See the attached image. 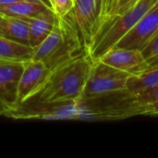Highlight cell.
I'll use <instances>...</instances> for the list:
<instances>
[{"label": "cell", "mask_w": 158, "mask_h": 158, "mask_svg": "<svg viewBox=\"0 0 158 158\" xmlns=\"http://www.w3.org/2000/svg\"><path fill=\"white\" fill-rule=\"evenodd\" d=\"M93 62L90 55H82L52 69L46 82L38 94L31 99L43 102L79 100Z\"/></svg>", "instance_id": "cell-1"}, {"label": "cell", "mask_w": 158, "mask_h": 158, "mask_svg": "<svg viewBox=\"0 0 158 158\" xmlns=\"http://www.w3.org/2000/svg\"><path fill=\"white\" fill-rule=\"evenodd\" d=\"M82 55L89 54L83 47L70 12L63 18L57 17L52 31L41 44L34 48L31 59L42 61L52 69Z\"/></svg>", "instance_id": "cell-2"}, {"label": "cell", "mask_w": 158, "mask_h": 158, "mask_svg": "<svg viewBox=\"0 0 158 158\" xmlns=\"http://www.w3.org/2000/svg\"><path fill=\"white\" fill-rule=\"evenodd\" d=\"M79 119L118 120L134 116H148L149 106L141 104L128 90L93 99H79Z\"/></svg>", "instance_id": "cell-3"}, {"label": "cell", "mask_w": 158, "mask_h": 158, "mask_svg": "<svg viewBox=\"0 0 158 158\" xmlns=\"http://www.w3.org/2000/svg\"><path fill=\"white\" fill-rule=\"evenodd\" d=\"M157 1L139 0L128 11L107 19L94 37L89 53L91 58L98 60L114 48Z\"/></svg>", "instance_id": "cell-4"}, {"label": "cell", "mask_w": 158, "mask_h": 158, "mask_svg": "<svg viewBox=\"0 0 158 158\" xmlns=\"http://www.w3.org/2000/svg\"><path fill=\"white\" fill-rule=\"evenodd\" d=\"M79 100L43 102L31 99L5 117L15 119H79Z\"/></svg>", "instance_id": "cell-5"}, {"label": "cell", "mask_w": 158, "mask_h": 158, "mask_svg": "<svg viewBox=\"0 0 158 158\" xmlns=\"http://www.w3.org/2000/svg\"><path fill=\"white\" fill-rule=\"evenodd\" d=\"M131 74L94 60L80 99H93L106 94L127 90Z\"/></svg>", "instance_id": "cell-6"}, {"label": "cell", "mask_w": 158, "mask_h": 158, "mask_svg": "<svg viewBox=\"0 0 158 158\" xmlns=\"http://www.w3.org/2000/svg\"><path fill=\"white\" fill-rule=\"evenodd\" d=\"M101 12V0H75L71 15L85 51L89 54L96 35Z\"/></svg>", "instance_id": "cell-7"}, {"label": "cell", "mask_w": 158, "mask_h": 158, "mask_svg": "<svg viewBox=\"0 0 158 158\" xmlns=\"http://www.w3.org/2000/svg\"><path fill=\"white\" fill-rule=\"evenodd\" d=\"M24 63L0 58V116H5L19 106L18 85Z\"/></svg>", "instance_id": "cell-8"}, {"label": "cell", "mask_w": 158, "mask_h": 158, "mask_svg": "<svg viewBox=\"0 0 158 158\" xmlns=\"http://www.w3.org/2000/svg\"><path fill=\"white\" fill-rule=\"evenodd\" d=\"M158 33V1L114 48L142 50Z\"/></svg>", "instance_id": "cell-9"}, {"label": "cell", "mask_w": 158, "mask_h": 158, "mask_svg": "<svg viewBox=\"0 0 158 158\" xmlns=\"http://www.w3.org/2000/svg\"><path fill=\"white\" fill-rule=\"evenodd\" d=\"M51 69L42 61L28 60L24 63L18 85L19 106L35 97L46 82Z\"/></svg>", "instance_id": "cell-10"}, {"label": "cell", "mask_w": 158, "mask_h": 158, "mask_svg": "<svg viewBox=\"0 0 158 158\" xmlns=\"http://www.w3.org/2000/svg\"><path fill=\"white\" fill-rule=\"evenodd\" d=\"M98 60L131 75H138L149 69L142 51L137 49L112 48Z\"/></svg>", "instance_id": "cell-11"}, {"label": "cell", "mask_w": 158, "mask_h": 158, "mask_svg": "<svg viewBox=\"0 0 158 158\" xmlns=\"http://www.w3.org/2000/svg\"><path fill=\"white\" fill-rule=\"evenodd\" d=\"M56 19L57 17L53 9H49L48 11L39 15L38 17L29 19V43L31 47L34 49L44 42V40L52 31Z\"/></svg>", "instance_id": "cell-12"}, {"label": "cell", "mask_w": 158, "mask_h": 158, "mask_svg": "<svg viewBox=\"0 0 158 158\" xmlns=\"http://www.w3.org/2000/svg\"><path fill=\"white\" fill-rule=\"evenodd\" d=\"M30 23L29 19L4 16L0 28V35L16 43L29 45Z\"/></svg>", "instance_id": "cell-13"}, {"label": "cell", "mask_w": 158, "mask_h": 158, "mask_svg": "<svg viewBox=\"0 0 158 158\" xmlns=\"http://www.w3.org/2000/svg\"><path fill=\"white\" fill-rule=\"evenodd\" d=\"M49 9L52 8L45 5L31 3L24 0H19L10 4L0 6V13L2 15L24 19H30L38 17Z\"/></svg>", "instance_id": "cell-14"}, {"label": "cell", "mask_w": 158, "mask_h": 158, "mask_svg": "<svg viewBox=\"0 0 158 158\" xmlns=\"http://www.w3.org/2000/svg\"><path fill=\"white\" fill-rule=\"evenodd\" d=\"M33 53L34 49L32 47L16 43L0 35V58L28 61L32 58Z\"/></svg>", "instance_id": "cell-15"}, {"label": "cell", "mask_w": 158, "mask_h": 158, "mask_svg": "<svg viewBox=\"0 0 158 158\" xmlns=\"http://www.w3.org/2000/svg\"><path fill=\"white\" fill-rule=\"evenodd\" d=\"M158 86V66L151 67L138 75H131L127 82V90L136 95Z\"/></svg>", "instance_id": "cell-16"}, {"label": "cell", "mask_w": 158, "mask_h": 158, "mask_svg": "<svg viewBox=\"0 0 158 158\" xmlns=\"http://www.w3.org/2000/svg\"><path fill=\"white\" fill-rule=\"evenodd\" d=\"M74 4L75 0H54L52 8L58 18H63L71 12Z\"/></svg>", "instance_id": "cell-17"}, {"label": "cell", "mask_w": 158, "mask_h": 158, "mask_svg": "<svg viewBox=\"0 0 158 158\" xmlns=\"http://www.w3.org/2000/svg\"><path fill=\"white\" fill-rule=\"evenodd\" d=\"M135 96L141 104L145 106L152 105L156 102H158V86L136 94Z\"/></svg>", "instance_id": "cell-18"}, {"label": "cell", "mask_w": 158, "mask_h": 158, "mask_svg": "<svg viewBox=\"0 0 158 158\" xmlns=\"http://www.w3.org/2000/svg\"><path fill=\"white\" fill-rule=\"evenodd\" d=\"M120 0H106L104 5L101 7V13H100V19H99V24H98V29L97 32L99 31L101 26L105 22V20L108 18V16L112 13V11L115 9L117 5L119 3ZM96 32V34H97Z\"/></svg>", "instance_id": "cell-19"}, {"label": "cell", "mask_w": 158, "mask_h": 158, "mask_svg": "<svg viewBox=\"0 0 158 158\" xmlns=\"http://www.w3.org/2000/svg\"><path fill=\"white\" fill-rule=\"evenodd\" d=\"M143 57L147 60H150L158 56V33H156L152 40L141 50Z\"/></svg>", "instance_id": "cell-20"}, {"label": "cell", "mask_w": 158, "mask_h": 158, "mask_svg": "<svg viewBox=\"0 0 158 158\" xmlns=\"http://www.w3.org/2000/svg\"><path fill=\"white\" fill-rule=\"evenodd\" d=\"M139 0H120L119 1V3L117 5V6L115 7V9L112 11V13L108 16V18L107 19H109V18H111V17H113V16H117V15H120V14H122V13H124V12H126V11H128L131 7H132L137 2H138ZM105 20V21H106ZM105 23V22H104ZM103 23V24H104ZM102 27V26H101ZM96 36V35H95Z\"/></svg>", "instance_id": "cell-21"}, {"label": "cell", "mask_w": 158, "mask_h": 158, "mask_svg": "<svg viewBox=\"0 0 158 158\" xmlns=\"http://www.w3.org/2000/svg\"><path fill=\"white\" fill-rule=\"evenodd\" d=\"M148 116L158 117V102H156L152 105H149V113Z\"/></svg>", "instance_id": "cell-22"}, {"label": "cell", "mask_w": 158, "mask_h": 158, "mask_svg": "<svg viewBox=\"0 0 158 158\" xmlns=\"http://www.w3.org/2000/svg\"><path fill=\"white\" fill-rule=\"evenodd\" d=\"M27 2H31V3H36V4H42V5H45L49 7L52 8V4L49 0H24ZM53 9V8H52Z\"/></svg>", "instance_id": "cell-23"}, {"label": "cell", "mask_w": 158, "mask_h": 158, "mask_svg": "<svg viewBox=\"0 0 158 158\" xmlns=\"http://www.w3.org/2000/svg\"><path fill=\"white\" fill-rule=\"evenodd\" d=\"M16 1H19V0H0V6L6 5V4H10V3L16 2Z\"/></svg>", "instance_id": "cell-24"}, {"label": "cell", "mask_w": 158, "mask_h": 158, "mask_svg": "<svg viewBox=\"0 0 158 158\" xmlns=\"http://www.w3.org/2000/svg\"><path fill=\"white\" fill-rule=\"evenodd\" d=\"M3 19H4V15H2V14L0 13V28H1V25H2Z\"/></svg>", "instance_id": "cell-25"}, {"label": "cell", "mask_w": 158, "mask_h": 158, "mask_svg": "<svg viewBox=\"0 0 158 158\" xmlns=\"http://www.w3.org/2000/svg\"><path fill=\"white\" fill-rule=\"evenodd\" d=\"M106 2V0H101V7H102V6L104 5V3ZM101 13V12H100Z\"/></svg>", "instance_id": "cell-26"}, {"label": "cell", "mask_w": 158, "mask_h": 158, "mask_svg": "<svg viewBox=\"0 0 158 158\" xmlns=\"http://www.w3.org/2000/svg\"><path fill=\"white\" fill-rule=\"evenodd\" d=\"M50 2H51V4H52V6H53V2H54V0H49Z\"/></svg>", "instance_id": "cell-27"}]
</instances>
